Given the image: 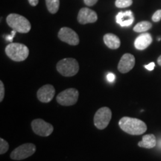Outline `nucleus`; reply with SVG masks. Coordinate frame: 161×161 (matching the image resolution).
Masks as SVG:
<instances>
[{"mask_svg":"<svg viewBox=\"0 0 161 161\" xmlns=\"http://www.w3.org/2000/svg\"><path fill=\"white\" fill-rule=\"evenodd\" d=\"M119 125L123 131L131 135H140L147 130V126L144 122L128 116L121 119L119 122Z\"/></svg>","mask_w":161,"mask_h":161,"instance_id":"f257e3e1","label":"nucleus"},{"mask_svg":"<svg viewBox=\"0 0 161 161\" xmlns=\"http://www.w3.org/2000/svg\"><path fill=\"white\" fill-rule=\"evenodd\" d=\"M5 53L14 61H23L29 55V49L25 45L18 43H11L6 46Z\"/></svg>","mask_w":161,"mask_h":161,"instance_id":"f03ea898","label":"nucleus"},{"mask_svg":"<svg viewBox=\"0 0 161 161\" xmlns=\"http://www.w3.org/2000/svg\"><path fill=\"white\" fill-rule=\"evenodd\" d=\"M7 23L13 30L19 33H28L31 30V23L23 16L11 14L7 17Z\"/></svg>","mask_w":161,"mask_h":161,"instance_id":"7ed1b4c3","label":"nucleus"},{"mask_svg":"<svg viewBox=\"0 0 161 161\" xmlns=\"http://www.w3.org/2000/svg\"><path fill=\"white\" fill-rule=\"evenodd\" d=\"M56 68L60 75L65 77H72L78 73L79 64L74 58H64L58 62Z\"/></svg>","mask_w":161,"mask_h":161,"instance_id":"20e7f679","label":"nucleus"},{"mask_svg":"<svg viewBox=\"0 0 161 161\" xmlns=\"http://www.w3.org/2000/svg\"><path fill=\"white\" fill-rule=\"evenodd\" d=\"M112 117V112L109 108L103 107L98 109L94 116V125L98 129L103 130L109 125Z\"/></svg>","mask_w":161,"mask_h":161,"instance_id":"39448f33","label":"nucleus"},{"mask_svg":"<svg viewBox=\"0 0 161 161\" xmlns=\"http://www.w3.org/2000/svg\"><path fill=\"white\" fill-rule=\"evenodd\" d=\"M36 152V146L33 143H25L18 146L11 152V158L14 160H21L33 155Z\"/></svg>","mask_w":161,"mask_h":161,"instance_id":"423d86ee","label":"nucleus"},{"mask_svg":"<svg viewBox=\"0 0 161 161\" xmlns=\"http://www.w3.org/2000/svg\"><path fill=\"white\" fill-rule=\"evenodd\" d=\"M79 92L75 88H69L61 92L57 96V102L60 105L71 106L75 104L78 99Z\"/></svg>","mask_w":161,"mask_h":161,"instance_id":"0eeeda50","label":"nucleus"},{"mask_svg":"<svg viewBox=\"0 0 161 161\" xmlns=\"http://www.w3.org/2000/svg\"><path fill=\"white\" fill-rule=\"evenodd\" d=\"M31 128L36 134L40 136H48L53 132L52 125L48 123L42 119H36L31 122Z\"/></svg>","mask_w":161,"mask_h":161,"instance_id":"6e6552de","label":"nucleus"},{"mask_svg":"<svg viewBox=\"0 0 161 161\" xmlns=\"http://www.w3.org/2000/svg\"><path fill=\"white\" fill-rule=\"evenodd\" d=\"M58 37L61 41L71 46H77L79 43V37L77 33L68 27H64L60 29Z\"/></svg>","mask_w":161,"mask_h":161,"instance_id":"1a4fd4ad","label":"nucleus"},{"mask_svg":"<svg viewBox=\"0 0 161 161\" xmlns=\"http://www.w3.org/2000/svg\"><path fill=\"white\" fill-rule=\"evenodd\" d=\"M55 94V89L51 84H46L38 90L37 96L40 102L49 103L53 99Z\"/></svg>","mask_w":161,"mask_h":161,"instance_id":"9d476101","label":"nucleus"},{"mask_svg":"<svg viewBox=\"0 0 161 161\" xmlns=\"http://www.w3.org/2000/svg\"><path fill=\"white\" fill-rule=\"evenodd\" d=\"M135 65V58L131 54L126 53L122 55L118 64V70L121 73H127Z\"/></svg>","mask_w":161,"mask_h":161,"instance_id":"9b49d317","label":"nucleus"},{"mask_svg":"<svg viewBox=\"0 0 161 161\" xmlns=\"http://www.w3.org/2000/svg\"><path fill=\"white\" fill-rule=\"evenodd\" d=\"M97 19L98 17L96 12L87 8H83L78 12V23L83 25L95 23L97 21Z\"/></svg>","mask_w":161,"mask_h":161,"instance_id":"f8f14e48","label":"nucleus"},{"mask_svg":"<svg viewBox=\"0 0 161 161\" xmlns=\"http://www.w3.org/2000/svg\"><path fill=\"white\" fill-rule=\"evenodd\" d=\"M116 21L122 27H128L132 25L134 21V17L131 11H121L116 15Z\"/></svg>","mask_w":161,"mask_h":161,"instance_id":"ddd939ff","label":"nucleus"},{"mask_svg":"<svg viewBox=\"0 0 161 161\" xmlns=\"http://www.w3.org/2000/svg\"><path fill=\"white\" fill-rule=\"evenodd\" d=\"M152 43V37L149 33H143L136 38L134 46L138 50H144Z\"/></svg>","mask_w":161,"mask_h":161,"instance_id":"4468645a","label":"nucleus"},{"mask_svg":"<svg viewBox=\"0 0 161 161\" xmlns=\"http://www.w3.org/2000/svg\"><path fill=\"white\" fill-rule=\"evenodd\" d=\"M104 42L105 45L108 46V48L111 49H117L119 48L121 42L120 39L117 36L114 35V34H106L103 37Z\"/></svg>","mask_w":161,"mask_h":161,"instance_id":"2eb2a0df","label":"nucleus"},{"mask_svg":"<svg viewBox=\"0 0 161 161\" xmlns=\"http://www.w3.org/2000/svg\"><path fill=\"white\" fill-rule=\"evenodd\" d=\"M138 146L141 148H152L157 146V139L154 134H146L142 136V140L139 142Z\"/></svg>","mask_w":161,"mask_h":161,"instance_id":"dca6fc26","label":"nucleus"},{"mask_svg":"<svg viewBox=\"0 0 161 161\" xmlns=\"http://www.w3.org/2000/svg\"><path fill=\"white\" fill-rule=\"evenodd\" d=\"M152 24L148 21H142L140 23L136 24L134 26V31L135 32H138V33H142V32L147 31L148 30L152 29Z\"/></svg>","mask_w":161,"mask_h":161,"instance_id":"f3484780","label":"nucleus"},{"mask_svg":"<svg viewBox=\"0 0 161 161\" xmlns=\"http://www.w3.org/2000/svg\"><path fill=\"white\" fill-rule=\"evenodd\" d=\"M47 9L51 14L57 13L60 6V0H46Z\"/></svg>","mask_w":161,"mask_h":161,"instance_id":"a211bd4d","label":"nucleus"},{"mask_svg":"<svg viewBox=\"0 0 161 161\" xmlns=\"http://www.w3.org/2000/svg\"><path fill=\"white\" fill-rule=\"evenodd\" d=\"M132 0H116L115 5L119 8H124L129 7L132 5Z\"/></svg>","mask_w":161,"mask_h":161,"instance_id":"6ab92c4d","label":"nucleus"},{"mask_svg":"<svg viewBox=\"0 0 161 161\" xmlns=\"http://www.w3.org/2000/svg\"><path fill=\"white\" fill-rule=\"evenodd\" d=\"M9 148V144L4 139H0V154H3L8 152Z\"/></svg>","mask_w":161,"mask_h":161,"instance_id":"aec40b11","label":"nucleus"},{"mask_svg":"<svg viewBox=\"0 0 161 161\" xmlns=\"http://www.w3.org/2000/svg\"><path fill=\"white\" fill-rule=\"evenodd\" d=\"M161 19V10H158L152 16V20L155 23H158V22L160 21Z\"/></svg>","mask_w":161,"mask_h":161,"instance_id":"412c9836","label":"nucleus"},{"mask_svg":"<svg viewBox=\"0 0 161 161\" xmlns=\"http://www.w3.org/2000/svg\"><path fill=\"white\" fill-rule=\"evenodd\" d=\"M4 96H5V86L3 82L0 80V102H3Z\"/></svg>","mask_w":161,"mask_h":161,"instance_id":"4be33fe9","label":"nucleus"},{"mask_svg":"<svg viewBox=\"0 0 161 161\" xmlns=\"http://www.w3.org/2000/svg\"><path fill=\"white\" fill-rule=\"evenodd\" d=\"M115 78H116L115 75H114V73H112V72H110V73H108V75H107V79H108V81L110 82L114 81Z\"/></svg>","mask_w":161,"mask_h":161,"instance_id":"5701e85b","label":"nucleus"},{"mask_svg":"<svg viewBox=\"0 0 161 161\" xmlns=\"http://www.w3.org/2000/svg\"><path fill=\"white\" fill-rule=\"evenodd\" d=\"M84 3L87 6H92L94 5L98 2V0H84Z\"/></svg>","mask_w":161,"mask_h":161,"instance_id":"b1692460","label":"nucleus"},{"mask_svg":"<svg viewBox=\"0 0 161 161\" xmlns=\"http://www.w3.org/2000/svg\"><path fill=\"white\" fill-rule=\"evenodd\" d=\"M154 66H155V64H154V62H152V63L148 64V65L145 66V67H146V69L149 70V71H152L154 69Z\"/></svg>","mask_w":161,"mask_h":161,"instance_id":"393cba45","label":"nucleus"},{"mask_svg":"<svg viewBox=\"0 0 161 161\" xmlns=\"http://www.w3.org/2000/svg\"><path fill=\"white\" fill-rule=\"evenodd\" d=\"M16 32H17V31H16L15 30H13V31H12V32H11V35L7 36V37H6V40H9L10 42H12V40H13L14 37L15 35H16Z\"/></svg>","mask_w":161,"mask_h":161,"instance_id":"a878e982","label":"nucleus"},{"mask_svg":"<svg viewBox=\"0 0 161 161\" xmlns=\"http://www.w3.org/2000/svg\"><path fill=\"white\" fill-rule=\"evenodd\" d=\"M39 0H29V3L31 6H36L38 4Z\"/></svg>","mask_w":161,"mask_h":161,"instance_id":"bb28decb","label":"nucleus"},{"mask_svg":"<svg viewBox=\"0 0 161 161\" xmlns=\"http://www.w3.org/2000/svg\"><path fill=\"white\" fill-rule=\"evenodd\" d=\"M158 63L159 65L161 66V55L160 56V57L158 58Z\"/></svg>","mask_w":161,"mask_h":161,"instance_id":"cd10ccee","label":"nucleus"}]
</instances>
